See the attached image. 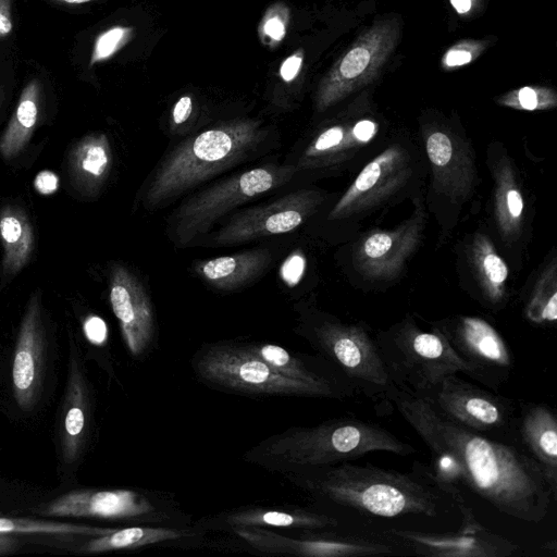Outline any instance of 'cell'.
<instances>
[{
  "instance_id": "9",
  "label": "cell",
  "mask_w": 557,
  "mask_h": 557,
  "mask_svg": "<svg viewBox=\"0 0 557 557\" xmlns=\"http://www.w3.org/2000/svg\"><path fill=\"white\" fill-rule=\"evenodd\" d=\"M44 513L98 518L125 525L186 527L187 516L169 496L144 490H76L49 503Z\"/></svg>"
},
{
  "instance_id": "30",
  "label": "cell",
  "mask_w": 557,
  "mask_h": 557,
  "mask_svg": "<svg viewBox=\"0 0 557 557\" xmlns=\"http://www.w3.org/2000/svg\"><path fill=\"white\" fill-rule=\"evenodd\" d=\"M87 421V388L76 357L72 356L61 432L62 455L66 462L77 459Z\"/></svg>"
},
{
  "instance_id": "22",
  "label": "cell",
  "mask_w": 557,
  "mask_h": 557,
  "mask_svg": "<svg viewBox=\"0 0 557 557\" xmlns=\"http://www.w3.org/2000/svg\"><path fill=\"white\" fill-rule=\"evenodd\" d=\"M377 133V124L362 119L355 124H334L320 129L304 147L297 170L330 168L351 159L369 145Z\"/></svg>"
},
{
  "instance_id": "21",
  "label": "cell",
  "mask_w": 557,
  "mask_h": 557,
  "mask_svg": "<svg viewBox=\"0 0 557 557\" xmlns=\"http://www.w3.org/2000/svg\"><path fill=\"white\" fill-rule=\"evenodd\" d=\"M516 432L519 447L543 470L557 493V417L542 403L518 399Z\"/></svg>"
},
{
  "instance_id": "25",
  "label": "cell",
  "mask_w": 557,
  "mask_h": 557,
  "mask_svg": "<svg viewBox=\"0 0 557 557\" xmlns=\"http://www.w3.org/2000/svg\"><path fill=\"white\" fill-rule=\"evenodd\" d=\"M272 261L265 248L246 250L228 256L197 261L196 274L208 285L224 292H233L257 280Z\"/></svg>"
},
{
  "instance_id": "17",
  "label": "cell",
  "mask_w": 557,
  "mask_h": 557,
  "mask_svg": "<svg viewBox=\"0 0 557 557\" xmlns=\"http://www.w3.org/2000/svg\"><path fill=\"white\" fill-rule=\"evenodd\" d=\"M424 220V211L419 206L416 212L397 227L369 234L355 252L358 270L372 278L384 280L396 276L417 248Z\"/></svg>"
},
{
  "instance_id": "33",
  "label": "cell",
  "mask_w": 557,
  "mask_h": 557,
  "mask_svg": "<svg viewBox=\"0 0 557 557\" xmlns=\"http://www.w3.org/2000/svg\"><path fill=\"white\" fill-rule=\"evenodd\" d=\"M497 102L517 110H547L557 106V95L548 87L524 86L502 95Z\"/></svg>"
},
{
  "instance_id": "15",
  "label": "cell",
  "mask_w": 557,
  "mask_h": 557,
  "mask_svg": "<svg viewBox=\"0 0 557 557\" xmlns=\"http://www.w3.org/2000/svg\"><path fill=\"white\" fill-rule=\"evenodd\" d=\"M411 175L409 152L394 145L372 159L330 212L331 220L367 212L394 196Z\"/></svg>"
},
{
  "instance_id": "16",
  "label": "cell",
  "mask_w": 557,
  "mask_h": 557,
  "mask_svg": "<svg viewBox=\"0 0 557 557\" xmlns=\"http://www.w3.org/2000/svg\"><path fill=\"white\" fill-rule=\"evenodd\" d=\"M109 298L131 355L145 357L156 337L153 307L140 280L124 264L110 268Z\"/></svg>"
},
{
  "instance_id": "28",
  "label": "cell",
  "mask_w": 557,
  "mask_h": 557,
  "mask_svg": "<svg viewBox=\"0 0 557 557\" xmlns=\"http://www.w3.org/2000/svg\"><path fill=\"white\" fill-rule=\"evenodd\" d=\"M494 173V216L502 238L508 243L517 240L524 222V200L512 164L504 159Z\"/></svg>"
},
{
  "instance_id": "3",
  "label": "cell",
  "mask_w": 557,
  "mask_h": 557,
  "mask_svg": "<svg viewBox=\"0 0 557 557\" xmlns=\"http://www.w3.org/2000/svg\"><path fill=\"white\" fill-rule=\"evenodd\" d=\"M374 451L410 456L417 448L379 423L342 417L312 426L287 429L260 442L244 457L268 470L285 473L304 467L351 461Z\"/></svg>"
},
{
  "instance_id": "6",
  "label": "cell",
  "mask_w": 557,
  "mask_h": 557,
  "mask_svg": "<svg viewBox=\"0 0 557 557\" xmlns=\"http://www.w3.org/2000/svg\"><path fill=\"white\" fill-rule=\"evenodd\" d=\"M376 341L391 381L410 393L425 396L451 374L471 376L446 338L433 326L422 330L411 317L377 332Z\"/></svg>"
},
{
  "instance_id": "19",
  "label": "cell",
  "mask_w": 557,
  "mask_h": 557,
  "mask_svg": "<svg viewBox=\"0 0 557 557\" xmlns=\"http://www.w3.org/2000/svg\"><path fill=\"white\" fill-rule=\"evenodd\" d=\"M195 527L203 532L227 531L232 527H260L311 531L341 527L332 516L317 508L292 506H245L201 518Z\"/></svg>"
},
{
  "instance_id": "8",
  "label": "cell",
  "mask_w": 557,
  "mask_h": 557,
  "mask_svg": "<svg viewBox=\"0 0 557 557\" xmlns=\"http://www.w3.org/2000/svg\"><path fill=\"white\" fill-rule=\"evenodd\" d=\"M296 171L290 164H264L202 189L173 212L172 239L182 246L190 244L234 208L286 184Z\"/></svg>"
},
{
  "instance_id": "4",
  "label": "cell",
  "mask_w": 557,
  "mask_h": 557,
  "mask_svg": "<svg viewBox=\"0 0 557 557\" xmlns=\"http://www.w3.org/2000/svg\"><path fill=\"white\" fill-rule=\"evenodd\" d=\"M259 121L236 119L185 139L157 166L144 193L147 209L182 194L243 162L264 139Z\"/></svg>"
},
{
  "instance_id": "18",
  "label": "cell",
  "mask_w": 557,
  "mask_h": 557,
  "mask_svg": "<svg viewBox=\"0 0 557 557\" xmlns=\"http://www.w3.org/2000/svg\"><path fill=\"white\" fill-rule=\"evenodd\" d=\"M45 348L40 300L38 293H34L20 325L12 363L13 393L23 410L32 409L38 397Z\"/></svg>"
},
{
  "instance_id": "37",
  "label": "cell",
  "mask_w": 557,
  "mask_h": 557,
  "mask_svg": "<svg viewBox=\"0 0 557 557\" xmlns=\"http://www.w3.org/2000/svg\"><path fill=\"white\" fill-rule=\"evenodd\" d=\"M285 29L282 15L274 12L267 15L262 24L263 34L273 41H280L285 35Z\"/></svg>"
},
{
  "instance_id": "23",
  "label": "cell",
  "mask_w": 557,
  "mask_h": 557,
  "mask_svg": "<svg viewBox=\"0 0 557 557\" xmlns=\"http://www.w3.org/2000/svg\"><path fill=\"white\" fill-rule=\"evenodd\" d=\"M110 530V527L0 517V556L16 552L26 541L47 545L61 542H79L82 544L84 541L102 535Z\"/></svg>"
},
{
  "instance_id": "40",
  "label": "cell",
  "mask_w": 557,
  "mask_h": 557,
  "mask_svg": "<svg viewBox=\"0 0 557 557\" xmlns=\"http://www.w3.org/2000/svg\"><path fill=\"white\" fill-rule=\"evenodd\" d=\"M302 63V52L297 51L288 57L282 64L280 73L285 82H290L298 74Z\"/></svg>"
},
{
  "instance_id": "10",
  "label": "cell",
  "mask_w": 557,
  "mask_h": 557,
  "mask_svg": "<svg viewBox=\"0 0 557 557\" xmlns=\"http://www.w3.org/2000/svg\"><path fill=\"white\" fill-rule=\"evenodd\" d=\"M421 396V395H420ZM425 397L437 411L461 426L519 447L517 403L451 374Z\"/></svg>"
},
{
  "instance_id": "27",
  "label": "cell",
  "mask_w": 557,
  "mask_h": 557,
  "mask_svg": "<svg viewBox=\"0 0 557 557\" xmlns=\"http://www.w3.org/2000/svg\"><path fill=\"white\" fill-rule=\"evenodd\" d=\"M0 240L1 273L8 281L28 263L35 246L34 228L22 207L9 203L0 209Z\"/></svg>"
},
{
  "instance_id": "26",
  "label": "cell",
  "mask_w": 557,
  "mask_h": 557,
  "mask_svg": "<svg viewBox=\"0 0 557 557\" xmlns=\"http://www.w3.org/2000/svg\"><path fill=\"white\" fill-rule=\"evenodd\" d=\"M112 162L108 136L100 132L91 133L73 146L69 156V172L79 191L95 196L107 181Z\"/></svg>"
},
{
  "instance_id": "7",
  "label": "cell",
  "mask_w": 557,
  "mask_h": 557,
  "mask_svg": "<svg viewBox=\"0 0 557 557\" xmlns=\"http://www.w3.org/2000/svg\"><path fill=\"white\" fill-rule=\"evenodd\" d=\"M193 369L207 385L247 396H297L332 398L315 385L276 372L242 343L206 345L193 358Z\"/></svg>"
},
{
  "instance_id": "5",
  "label": "cell",
  "mask_w": 557,
  "mask_h": 557,
  "mask_svg": "<svg viewBox=\"0 0 557 557\" xmlns=\"http://www.w3.org/2000/svg\"><path fill=\"white\" fill-rule=\"evenodd\" d=\"M301 334L367 398L379 416L391 414L394 384L382 358L376 334L363 322H342L330 314L311 315Z\"/></svg>"
},
{
  "instance_id": "35",
  "label": "cell",
  "mask_w": 557,
  "mask_h": 557,
  "mask_svg": "<svg viewBox=\"0 0 557 557\" xmlns=\"http://www.w3.org/2000/svg\"><path fill=\"white\" fill-rule=\"evenodd\" d=\"M486 42L479 40H463L453 46L443 58L446 69L465 65L472 62L485 49Z\"/></svg>"
},
{
  "instance_id": "36",
  "label": "cell",
  "mask_w": 557,
  "mask_h": 557,
  "mask_svg": "<svg viewBox=\"0 0 557 557\" xmlns=\"http://www.w3.org/2000/svg\"><path fill=\"white\" fill-rule=\"evenodd\" d=\"M84 332L87 339L95 345L103 344L108 335L104 321L97 315H91L86 319L84 323Z\"/></svg>"
},
{
  "instance_id": "38",
  "label": "cell",
  "mask_w": 557,
  "mask_h": 557,
  "mask_svg": "<svg viewBox=\"0 0 557 557\" xmlns=\"http://www.w3.org/2000/svg\"><path fill=\"white\" fill-rule=\"evenodd\" d=\"M193 112V101L189 96L181 97L172 111V121L174 125L184 124Z\"/></svg>"
},
{
  "instance_id": "44",
  "label": "cell",
  "mask_w": 557,
  "mask_h": 557,
  "mask_svg": "<svg viewBox=\"0 0 557 557\" xmlns=\"http://www.w3.org/2000/svg\"><path fill=\"white\" fill-rule=\"evenodd\" d=\"M4 98H5V89H4V86L0 83V109L3 104Z\"/></svg>"
},
{
  "instance_id": "39",
  "label": "cell",
  "mask_w": 557,
  "mask_h": 557,
  "mask_svg": "<svg viewBox=\"0 0 557 557\" xmlns=\"http://www.w3.org/2000/svg\"><path fill=\"white\" fill-rule=\"evenodd\" d=\"M12 29V0H0V40L10 36Z\"/></svg>"
},
{
  "instance_id": "34",
  "label": "cell",
  "mask_w": 557,
  "mask_h": 557,
  "mask_svg": "<svg viewBox=\"0 0 557 557\" xmlns=\"http://www.w3.org/2000/svg\"><path fill=\"white\" fill-rule=\"evenodd\" d=\"M132 37V28L114 26L101 33L95 40L90 57V66L111 58Z\"/></svg>"
},
{
  "instance_id": "31",
  "label": "cell",
  "mask_w": 557,
  "mask_h": 557,
  "mask_svg": "<svg viewBox=\"0 0 557 557\" xmlns=\"http://www.w3.org/2000/svg\"><path fill=\"white\" fill-rule=\"evenodd\" d=\"M470 261L483 297L488 305L498 308L506 300L508 268L484 235H476L471 246Z\"/></svg>"
},
{
  "instance_id": "43",
  "label": "cell",
  "mask_w": 557,
  "mask_h": 557,
  "mask_svg": "<svg viewBox=\"0 0 557 557\" xmlns=\"http://www.w3.org/2000/svg\"><path fill=\"white\" fill-rule=\"evenodd\" d=\"M51 1L61 3V4H66V5H78V4L94 2L97 0H51Z\"/></svg>"
},
{
  "instance_id": "29",
  "label": "cell",
  "mask_w": 557,
  "mask_h": 557,
  "mask_svg": "<svg viewBox=\"0 0 557 557\" xmlns=\"http://www.w3.org/2000/svg\"><path fill=\"white\" fill-rule=\"evenodd\" d=\"M42 86L33 77L24 86L16 108L0 137V156L10 161L28 145L40 116Z\"/></svg>"
},
{
  "instance_id": "20",
  "label": "cell",
  "mask_w": 557,
  "mask_h": 557,
  "mask_svg": "<svg viewBox=\"0 0 557 557\" xmlns=\"http://www.w3.org/2000/svg\"><path fill=\"white\" fill-rule=\"evenodd\" d=\"M425 149L434 186L453 199L467 198L474 181L469 146L450 132L435 128L425 135Z\"/></svg>"
},
{
  "instance_id": "32",
  "label": "cell",
  "mask_w": 557,
  "mask_h": 557,
  "mask_svg": "<svg viewBox=\"0 0 557 557\" xmlns=\"http://www.w3.org/2000/svg\"><path fill=\"white\" fill-rule=\"evenodd\" d=\"M525 318L534 325L550 326L557 320V289L555 267L543 277L534 288L524 307Z\"/></svg>"
},
{
  "instance_id": "1",
  "label": "cell",
  "mask_w": 557,
  "mask_h": 557,
  "mask_svg": "<svg viewBox=\"0 0 557 557\" xmlns=\"http://www.w3.org/2000/svg\"><path fill=\"white\" fill-rule=\"evenodd\" d=\"M391 399L431 453L430 468L449 492L465 486L503 515L541 522L556 499L543 470L523 449L472 432L423 396L394 385Z\"/></svg>"
},
{
  "instance_id": "24",
  "label": "cell",
  "mask_w": 557,
  "mask_h": 557,
  "mask_svg": "<svg viewBox=\"0 0 557 557\" xmlns=\"http://www.w3.org/2000/svg\"><path fill=\"white\" fill-rule=\"evenodd\" d=\"M203 531L194 527L124 525L111 528L102 535L90 537L77 546L81 553L99 554L133 550L158 544L189 543L201 540Z\"/></svg>"
},
{
  "instance_id": "2",
  "label": "cell",
  "mask_w": 557,
  "mask_h": 557,
  "mask_svg": "<svg viewBox=\"0 0 557 557\" xmlns=\"http://www.w3.org/2000/svg\"><path fill=\"white\" fill-rule=\"evenodd\" d=\"M284 474L310 497L314 508L349 529L437 530L455 520L461 523V515L472 510L465 497H456L435 479L430 465L418 460L406 472L346 461Z\"/></svg>"
},
{
  "instance_id": "41",
  "label": "cell",
  "mask_w": 557,
  "mask_h": 557,
  "mask_svg": "<svg viewBox=\"0 0 557 557\" xmlns=\"http://www.w3.org/2000/svg\"><path fill=\"white\" fill-rule=\"evenodd\" d=\"M36 187L42 194H49L57 188V177L49 172H42L37 176Z\"/></svg>"
},
{
  "instance_id": "12",
  "label": "cell",
  "mask_w": 557,
  "mask_h": 557,
  "mask_svg": "<svg viewBox=\"0 0 557 557\" xmlns=\"http://www.w3.org/2000/svg\"><path fill=\"white\" fill-rule=\"evenodd\" d=\"M455 352L470 367L471 379L498 392L508 381L515 358L504 337L487 320L457 315L432 322Z\"/></svg>"
},
{
  "instance_id": "42",
  "label": "cell",
  "mask_w": 557,
  "mask_h": 557,
  "mask_svg": "<svg viewBox=\"0 0 557 557\" xmlns=\"http://www.w3.org/2000/svg\"><path fill=\"white\" fill-rule=\"evenodd\" d=\"M450 3L459 14H466L472 10L476 0H450Z\"/></svg>"
},
{
  "instance_id": "14",
  "label": "cell",
  "mask_w": 557,
  "mask_h": 557,
  "mask_svg": "<svg viewBox=\"0 0 557 557\" xmlns=\"http://www.w3.org/2000/svg\"><path fill=\"white\" fill-rule=\"evenodd\" d=\"M400 543L407 555L428 557H509L518 546L478 520L455 530L393 527L383 531Z\"/></svg>"
},
{
  "instance_id": "11",
  "label": "cell",
  "mask_w": 557,
  "mask_h": 557,
  "mask_svg": "<svg viewBox=\"0 0 557 557\" xmlns=\"http://www.w3.org/2000/svg\"><path fill=\"white\" fill-rule=\"evenodd\" d=\"M400 20L384 17L366 29L319 84L315 109L325 111L375 79L400 38Z\"/></svg>"
},
{
  "instance_id": "13",
  "label": "cell",
  "mask_w": 557,
  "mask_h": 557,
  "mask_svg": "<svg viewBox=\"0 0 557 557\" xmlns=\"http://www.w3.org/2000/svg\"><path fill=\"white\" fill-rule=\"evenodd\" d=\"M322 197L299 189L271 202L242 210L210 237L209 246H233L262 237L285 234L299 227L315 210Z\"/></svg>"
}]
</instances>
